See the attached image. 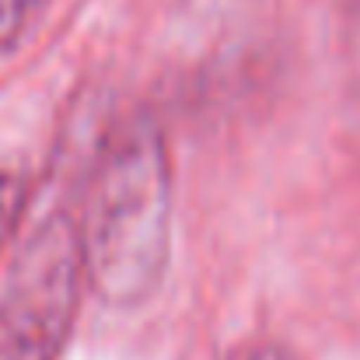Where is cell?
Listing matches in <instances>:
<instances>
[{
    "label": "cell",
    "mask_w": 360,
    "mask_h": 360,
    "mask_svg": "<svg viewBox=\"0 0 360 360\" xmlns=\"http://www.w3.org/2000/svg\"><path fill=\"white\" fill-rule=\"evenodd\" d=\"M84 283L109 304H140L165 276L172 248V168L150 120L122 122L102 143L74 221Z\"/></svg>",
    "instance_id": "6da1fadb"
},
{
    "label": "cell",
    "mask_w": 360,
    "mask_h": 360,
    "mask_svg": "<svg viewBox=\"0 0 360 360\" xmlns=\"http://www.w3.org/2000/svg\"><path fill=\"white\" fill-rule=\"evenodd\" d=\"M84 290L77 228L49 214L21 241L0 297V360H56Z\"/></svg>",
    "instance_id": "7a4b0ae2"
},
{
    "label": "cell",
    "mask_w": 360,
    "mask_h": 360,
    "mask_svg": "<svg viewBox=\"0 0 360 360\" xmlns=\"http://www.w3.org/2000/svg\"><path fill=\"white\" fill-rule=\"evenodd\" d=\"M25 196H28L25 172L14 161H0V252H4V245L11 241L14 228H18Z\"/></svg>",
    "instance_id": "3957f363"
},
{
    "label": "cell",
    "mask_w": 360,
    "mask_h": 360,
    "mask_svg": "<svg viewBox=\"0 0 360 360\" xmlns=\"http://www.w3.org/2000/svg\"><path fill=\"white\" fill-rule=\"evenodd\" d=\"M39 4L42 0H0V53L18 42V35L25 32V25L32 21Z\"/></svg>",
    "instance_id": "277c9868"
},
{
    "label": "cell",
    "mask_w": 360,
    "mask_h": 360,
    "mask_svg": "<svg viewBox=\"0 0 360 360\" xmlns=\"http://www.w3.org/2000/svg\"><path fill=\"white\" fill-rule=\"evenodd\" d=\"M245 360H283L280 354H273V350H259V354H248Z\"/></svg>",
    "instance_id": "5b68a950"
}]
</instances>
